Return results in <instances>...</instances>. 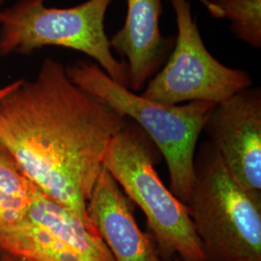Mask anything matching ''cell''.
<instances>
[{
    "instance_id": "1",
    "label": "cell",
    "mask_w": 261,
    "mask_h": 261,
    "mask_svg": "<svg viewBox=\"0 0 261 261\" xmlns=\"http://www.w3.org/2000/svg\"><path fill=\"white\" fill-rule=\"evenodd\" d=\"M127 120L47 57L35 79L20 80L0 99V145L41 193L98 232L87 203L108 147Z\"/></svg>"
},
{
    "instance_id": "2",
    "label": "cell",
    "mask_w": 261,
    "mask_h": 261,
    "mask_svg": "<svg viewBox=\"0 0 261 261\" xmlns=\"http://www.w3.org/2000/svg\"><path fill=\"white\" fill-rule=\"evenodd\" d=\"M66 72L75 85L138 124L148 136L166 160L169 190L184 204L195 181L196 143L216 103L195 101L177 106L151 101L117 84L89 61H77Z\"/></svg>"
},
{
    "instance_id": "3",
    "label": "cell",
    "mask_w": 261,
    "mask_h": 261,
    "mask_svg": "<svg viewBox=\"0 0 261 261\" xmlns=\"http://www.w3.org/2000/svg\"><path fill=\"white\" fill-rule=\"evenodd\" d=\"M184 204L205 261H261V200L234 180L207 140L196 154Z\"/></svg>"
},
{
    "instance_id": "4",
    "label": "cell",
    "mask_w": 261,
    "mask_h": 261,
    "mask_svg": "<svg viewBox=\"0 0 261 261\" xmlns=\"http://www.w3.org/2000/svg\"><path fill=\"white\" fill-rule=\"evenodd\" d=\"M154 148L148 136L128 118L111 141L103 166L143 211L159 252L181 261H205L186 206L159 177Z\"/></svg>"
},
{
    "instance_id": "5",
    "label": "cell",
    "mask_w": 261,
    "mask_h": 261,
    "mask_svg": "<svg viewBox=\"0 0 261 261\" xmlns=\"http://www.w3.org/2000/svg\"><path fill=\"white\" fill-rule=\"evenodd\" d=\"M112 2L87 0L70 8H49L46 0H18L0 15V56L67 47L89 56L114 82L129 88L127 65L112 55L105 31Z\"/></svg>"
},
{
    "instance_id": "6",
    "label": "cell",
    "mask_w": 261,
    "mask_h": 261,
    "mask_svg": "<svg viewBox=\"0 0 261 261\" xmlns=\"http://www.w3.org/2000/svg\"><path fill=\"white\" fill-rule=\"evenodd\" d=\"M174 10L177 36L166 65L150 80L142 97L165 105L204 101L219 103L251 87L250 74L222 64L206 48L191 0H168Z\"/></svg>"
},
{
    "instance_id": "7",
    "label": "cell",
    "mask_w": 261,
    "mask_h": 261,
    "mask_svg": "<svg viewBox=\"0 0 261 261\" xmlns=\"http://www.w3.org/2000/svg\"><path fill=\"white\" fill-rule=\"evenodd\" d=\"M0 252L30 261H114L98 232L35 186L25 217L0 229Z\"/></svg>"
},
{
    "instance_id": "8",
    "label": "cell",
    "mask_w": 261,
    "mask_h": 261,
    "mask_svg": "<svg viewBox=\"0 0 261 261\" xmlns=\"http://www.w3.org/2000/svg\"><path fill=\"white\" fill-rule=\"evenodd\" d=\"M203 132L234 180L261 200L260 88H246L216 103Z\"/></svg>"
},
{
    "instance_id": "9",
    "label": "cell",
    "mask_w": 261,
    "mask_h": 261,
    "mask_svg": "<svg viewBox=\"0 0 261 261\" xmlns=\"http://www.w3.org/2000/svg\"><path fill=\"white\" fill-rule=\"evenodd\" d=\"M87 213L114 261H166L149 235L139 227L130 198L103 166Z\"/></svg>"
},
{
    "instance_id": "10",
    "label": "cell",
    "mask_w": 261,
    "mask_h": 261,
    "mask_svg": "<svg viewBox=\"0 0 261 261\" xmlns=\"http://www.w3.org/2000/svg\"><path fill=\"white\" fill-rule=\"evenodd\" d=\"M127 5L123 28L109 40L112 49L127 60L129 89L137 92L165 64L175 37L161 33L162 0H127Z\"/></svg>"
},
{
    "instance_id": "11",
    "label": "cell",
    "mask_w": 261,
    "mask_h": 261,
    "mask_svg": "<svg viewBox=\"0 0 261 261\" xmlns=\"http://www.w3.org/2000/svg\"><path fill=\"white\" fill-rule=\"evenodd\" d=\"M34 185L0 145V229L19 224L32 203Z\"/></svg>"
},
{
    "instance_id": "12",
    "label": "cell",
    "mask_w": 261,
    "mask_h": 261,
    "mask_svg": "<svg viewBox=\"0 0 261 261\" xmlns=\"http://www.w3.org/2000/svg\"><path fill=\"white\" fill-rule=\"evenodd\" d=\"M207 10L217 19H229L235 36L261 47V0H209Z\"/></svg>"
},
{
    "instance_id": "13",
    "label": "cell",
    "mask_w": 261,
    "mask_h": 261,
    "mask_svg": "<svg viewBox=\"0 0 261 261\" xmlns=\"http://www.w3.org/2000/svg\"><path fill=\"white\" fill-rule=\"evenodd\" d=\"M19 81H20V80H18V81H16V82L12 83V84H7V85L1 87V88H0V99H2L4 96H6V95L9 94L11 91H13V90L19 85Z\"/></svg>"
},
{
    "instance_id": "14",
    "label": "cell",
    "mask_w": 261,
    "mask_h": 261,
    "mask_svg": "<svg viewBox=\"0 0 261 261\" xmlns=\"http://www.w3.org/2000/svg\"><path fill=\"white\" fill-rule=\"evenodd\" d=\"M0 261H30L23 257L13 255L7 252H0Z\"/></svg>"
},
{
    "instance_id": "15",
    "label": "cell",
    "mask_w": 261,
    "mask_h": 261,
    "mask_svg": "<svg viewBox=\"0 0 261 261\" xmlns=\"http://www.w3.org/2000/svg\"><path fill=\"white\" fill-rule=\"evenodd\" d=\"M5 2H6V0H0V15H1V13H2L3 9L5 8V7H4Z\"/></svg>"
},
{
    "instance_id": "16",
    "label": "cell",
    "mask_w": 261,
    "mask_h": 261,
    "mask_svg": "<svg viewBox=\"0 0 261 261\" xmlns=\"http://www.w3.org/2000/svg\"><path fill=\"white\" fill-rule=\"evenodd\" d=\"M204 5H205V7L208 6V3H209V0H200Z\"/></svg>"
},
{
    "instance_id": "17",
    "label": "cell",
    "mask_w": 261,
    "mask_h": 261,
    "mask_svg": "<svg viewBox=\"0 0 261 261\" xmlns=\"http://www.w3.org/2000/svg\"><path fill=\"white\" fill-rule=\"evenodd\" d=\"M176 261H181V260H179V259H177V258H176Z\"/></svg>"
}]
</instances>
